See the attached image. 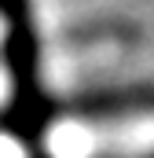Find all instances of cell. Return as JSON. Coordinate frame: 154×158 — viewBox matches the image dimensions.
I'll return each instance as SVG.
<instances>
[{
  "instance_id": "3",
  "label": "cell",
  "mask_w": 154,
  "mask_h": 158,
  "mask_svg": "<svg viewBox=\"0 0 154 158\" xmlns=\"http://www.w3.org/2000/svg\"><path fill=\"white\" fill-rule=\"evenodd\" d=\"M40 158H44V155H40Z\"/></svg>"
},
{
  "instance_id": "1",
  "label": "cell",
  "mask_w": 154,
  "mask_h": 158,
  "mask_svg": "<svg viewBox=\"0 0 154 158\" xmlns=\"http://www.w3.org/2000/svg\"><path fill=\"white\" fill-rule=\"evenodd\" d=\"M0 55L11 81V99L0 114V129L26 143H37L55 121V103L48 99L40 77V33L33 19V0H0Z\"/></svg>"
},
{
  "instance_id": "2",
  "label": "cell",
  "mask_w": 154,
  "mask_h": 158,
  "mask_svg": "<svg viewBox=\"0 0 154 158\" xmlns=\"http://www.w3.org/2000/svg\"><path fill=\"white\" fill-rule=\"evenodd\" d=\"M74 110H81V118H117V114L154 110V85H125V88L84 92L74 99Z\"/></svg>"
}]
</instances>
